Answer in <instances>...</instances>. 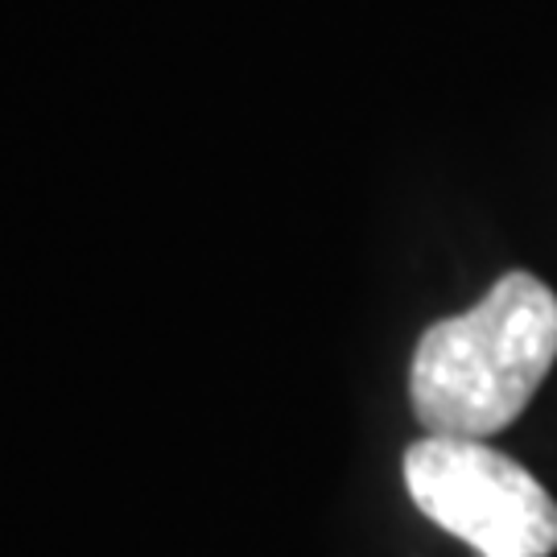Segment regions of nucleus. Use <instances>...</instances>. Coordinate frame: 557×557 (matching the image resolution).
Instances as JSON below:
<instances>
[{"instance_id":"f03ea898","label":"nucleus","mask_w":557,"mask_h":557,"mask_svg":"<svg viewBox=\"0 0 557 557\" xmlns=\"http://www.w3.org/2000/svg\"><path fill=\"white\" fill-rule=\"evenodd\" d=\"M405 487L425 517L479 557L557 554V499L487 442H413L405 450Z\"/></svg>"},{"instance_id":"f257e3e1","label":"nucleus","mask_w":557,"mask_h":557,"mask_svg":"<svg viewBox=\"0 0 557 557\" xmlns=\"http://www.w3.org/2000/svg\"><path fill=\"white\" fill-rule=\"evenodd\" d=\"M557 363V294L512 269L418 338L409 405L430 438H492L529 409Z\"/></svg>"}]
</instances>
